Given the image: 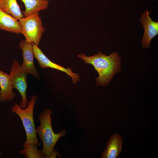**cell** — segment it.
Returning a JSON list of instances; mask_svg holds the SVG:
<instances>
[{"label":"cell","instance_id":"1","mask_svg":"<svg viewBox=\"0 0 158 158\" xmlns=\"http://www.w3.org/2000/svg\"><path fill=\"white\" fill-rule=\"evenodd\" d=\"M78 56L87 64L92 65L98 73L96 78L97 85L105 86L109 84L113 76L121 70V57L117 52L107 56L99 51L95 55L87 56L83 53Z\"/></svg>","mask_w":158,"mask_h":158},{"label":"cell","instance_id":"2","mask_svg":"<svg viewBox=\"0 0 158 158\" xmlns=\"http://www.w3.org/2000/svg\"><path fill=\"white\" fill-rule=\"evenodd\" d=\"M52 113L51 109H47L41 112L38 116L40 124L36 128L37 134L42 142V150L45 155V158H48L50 155L59 138L66 134L65 129L57 133L54 132L51 124Z\"/></svg>","mask_w":158,"mask_h":158},{"label":"cell","instance_id":"3","mask_svg":"<svg viewBox=\"0 0 158 158\" xmlns=\"http://www.w3.org/2000/svg\"><path fill=\"white\" fill-rule=\"evenodd\" d=\"M37 97L35 95L31 96L26 108H21L20 105L15 103L11 108V111L16 113L20 118L25 130L26 140L23 144L25 147L28 144L33 143L40 146V143L37 137L33 117V111Z\"/></svg>","mask_w":158,"mask_h":158},{"label":"cell","instance_id":"4","mask_svg":"<svg viewBox=\"0 0 158 158\" xmlns=\"http://www.w3.org/2000/svg\"><path fill=\"white\" fill-rule=\"evenodd\" d=\"M18 20L22 29V34L25 41L38 46L45 31L39 13L23 17Z\"/></svg>","mask_w":158,"mask_h":158},{"label":"cell","instance_id":"5","mask_svg":"<svg viewBox=\"0 0 158 158\" xmlns=\"http://www.w3.org/2000/svg\"><path fill=\"white\" fill-rule=\"evenodd\" d=\"M28 74L18 61L16 59L13 61L9 75L13 89L17 90L22 97V100L20 106L23 109L26 107L28 103L26 96L28 87L27 78Z\"/></svg>","mask_w":158,"mask_h":158},{"label":"cell","instance_id":"6","mask_svg":"<svg viewBox=\"0 0 158 158\" xmlns=\"http://www.w3.org/2000/svg\"><path fill=\"white\" fill-rule=\"evenodd\" d=\"M32 45L35 58L37 60L41 68H50L63 71L71 78L72 83L73 84L76 83L80 80V75L73 73V70L70 68H65L52 62L44 55L38 46Z\"/></svg>","mask_w":158,"mask_h":158},{"label":"cell","instance_id":"7","mask_svg":"<svg viewBox=\"0 0 158 158\" xmlns=\"http://www.w3.org/2000/svg\"><path fill=\"white\" fill-rule=\"evenodd\" d=\"M152 11L147 9L141 14L139 19L144 29L145 32L141 41L142 48H148L152 39L158 34V22L153 21L150 16Z\"/></svg>","mask_w":158,"mask_h":158},{"label":"cell","instance_id":"8","mask_svg":"<svg viewBox=\"0 0 158 158\" xmlns=\"http://www.w3.org/2000/svg\"><path fill=\"white\" fill-rule=\"evenodd\" d=\"M19 46L22 51L23 62L21 66L28 74L38 78L40 75L34 62L35 57L32 44L28 43L25 40H22L20 42Z\"/></svg>","mask_w":158,"mask_h":158},{"label":"cell","instance_id":"9","mask_svg":"<svg viewBox=\"0 0 158 158\" xmlns=\"http://www.w3.org/2000/svg\"><path fill=\"white\" fill-rule=\"evenodd\" d=\"M0 103L11 101L16 96L13 92L12 82L9 74L0 70Z\"/></svg>","mask_w":158,"mask_h":158},{"label":"cell","instance_id":"10","mask_svg":"<svg viewBox=\"0 0 158 158\" xmlns=\"http://www.w3.org/2000/svg\"><path fill=\"white\" fill-rule=\"evenodd\" d=\"M122 138L118 133L111 135L108 142L106 148L104 150L101 157L116 158L118 157L121 151Z\"/></svg>","mask_w":158,"mask_h":158},{"label":"cell","instance_id":"11","mask_svg":"<svg viewBox=\"0 0 158 158\" xmlns=\"http://www.w3.org/2000/svg\"><path fill=\"white\" fill-rule=\"evenodd\" d=\"M0 30L19 35L22 29L18 20L3 12L0 8Z\"/></svg>","mask_w":158,"mask_h":158},{"label":"cell","instance_id":"12","mask_svg":"<svg viewBox=\"0 0 158 158\" xmlns=\"http://www.w3.org/2000/svg\"><path fill=\"white\" fill-rule=\"evenodd\" d=\"M25 7L22 11L23 16L26 17L39 13L41 11L47 9L48 6L49 0H21Z\"/></svg>","mask_w":158,"mask_h":158},{"label":"cell","instance_id":"13","mask_svg":"<svg viewBox=\"0 0 158 158\" xmlns=\"http://www.w3.org/2000/svg\"><path fill=\"white\" fill-rule=\"evenodd\" d=\"M0 8L17 20L24 17L17 0H0Z\"/></svg>","mask_w":158,"mask_h":158},{"label":"cell","instance_id":"14","mask_svg":"<svg viewBox=\"0 0 158 158\" xmlns=\"http://www.w3.org/2000/svg\"><path fill=\"white\" fill-rule=\"evenodd\" d=\"M19 153L24 155L26 158H44L45 155L42 150L38 149L37 146L33 143H30L24 147L23 150L19 151Z\"/></svg>","mask_w":158,"mask_h":158},{"label":"cell","instance_id":"15","mask_svg":"<svg viewBox=\"0 0 158 158\" xmlns=\"http://www.w3.org/2000/svg\"><path fill=\"white\" fill-rule=\"evenodd\" d=\"M57 155L59 156L58 152L56 150H53L50 155L48 158H56Z\"/></svg>","mask_w":158,"mask_h":158},{"label":"cell","instance_id":"16","mask_svg":"<svg viewBox=\"0 0 158 158\" xmlns=\"http://www.w3.org/2000/svg\"><path fill=\"white\" fill-rule=\"evenodd\" d=\"M2 153L1 152H0V155Z\"/></svg>","mask_w":158,"mask_h":158},{"label":"cell","instance_id":"17","mask_svg":"<svg viewBox=\"0 0 158 158\" xmlns=\"http://www.w3.org/2000/svg\"><path fill=\"white\" fill-rule=\"evenodd\" d=\"M50 0L51 1V0Z\"/></svg>","mask_w":158,"mask_h":158}]
</instances>
